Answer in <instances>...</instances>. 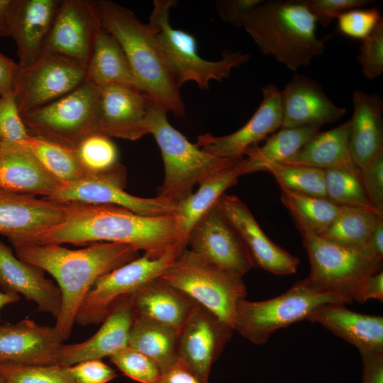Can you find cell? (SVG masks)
Returning <instances> with one entry per match:
<instances>
[{
  "label": "cell",
  "instance_id": "33",
  "mask_svg": "<svg viewBox=\"0 0 383 383\" xmlns=\"http://www.w3.org/2000/svg\"><path fill=\"white\" fill-rule=\"evenodd\" d=\"M177 338L178 333L172 328L135 316L128 346L149 357L162 372L178 360Z\"/></svg>",
  "mask_w": 383,
  "mask_h": 383
},
{
  "label": "cell",
  "instance_id": "1",
  "mask_svg": "<svg viewBox=\"0 0 383 383\" xmlns=\"http://www.w3.org/2000/svg\"><path fill=\"white\" fill-rule=\"evenodd\" d=\"M65 204L61 222L11 243H118L154 256L187 248L174 216H143L111 204Z\"/></svg>",
  "mask_w": 383,
  "mask_h": 383
},
{
  "label": "cell",
  "instance_id": "41",
  "mask_svg": "<svg viewBox=\"0 0 383 383\" xmlns=\"http://www.w3.org/2000/svg\"><path fill=\"white\" fill-rule=\"evenodd\" d=\"M87 174L104 171L118 162V150L111 138L100 134L82 140L75 149Z\"/></svg>",
  "mask_w": 383,
  "mask_h": 383
},
{
  "label": "cell",
  "instance_id": "48",
  "mask_svg": "<svg viewBox=\"0 0 383 383\" xmlns=\"http://www.w3.org/2000/svg\"><path fill=\"white\" fill-rule=\"evenodd\" d=\"M360 171L370 202L383 212V152Z\"/></svg>",
  "mask_w": 383,
  "mask_h": 383
},
{
  "label": "cell",
  "instance_id": "2",
  "mask_svg": "<svg viewBox=\"0 0 383 383\" xmlns=\"http://www.w3.org/2000/svg\"><path fill=\"white\" fill-rule=\"evenodd\" d=\"M16 255L51 274L62 294L54 326L63 340L71 335L75 316L87 294L101 276L139 257L131 245L99 242L77 250L59 244L11 243Z\"/></svg>",
  "mask_w": 383,
  "mask_h": 383
},
{
  "label": "cell",
  "instance_id": "49",
  "mask_svg": "<svg viewBox=\"0 0 383 383\" xmlns=\"http://www.w3.org/2000/svg\"><path fill=\"white\" fill-rule=\"evenodd\" d=\"M262 2V0H220L216 1V6L222 21L243 27L245 16Z\"/></svg>",
  "mask_w": 383,
  "mask_h": 383
},
{
  "label": "cell",
  "instance_id": "15",
  "mask_svg": "<svg viewBox=\"0 0 383 383\" xmlns=\"http://www.w3.org/2000/svg\"><path fill=\"white\" fill-rule=\"evenodd\" d=\"M233 331L229 324L196 304L178 333V360L209 382L211 367Z\"/></svg>",
  "mask_w": 383,
  "mask_h": 383
},
{
  "label": "cell",
  "instance_id": "5",
  "mask_svg": "<svg viewBox=\"0 0 383 383\" xmlns=\"http://www.w3.org/2000/svg\"><path fill=\"white\" fill-rule=\"evenodd\" d=\"M167 113L162 105L152 101L147 126L160 148L164 162V182L157 196L178 203L192 193L196 184L240 160L213 155L190 143L170 123Z\"/></svg>",
  "mask_w": 383,
  "mask_h": 383
},
{
  "label": "cell",
  "instance_id": "25",
  "mask_svg": "<svg viewBox=\"0 0 383 383\" xmlns=\"http://www.w3.org/2000/svg\"><path fill=\"white\" fill-rule=\"evenodd\" d=\"M65 208L47 198L0 191V234L11 241L47 229L62 221Z\"/></svg>",
  "mask_w": 383,
  "mask_h": 383
},
{
  "label": "cell",
  "instance_id": "12",
  "mask_svg": "<svg viewBox=\"0 0 383 383\" xmlns=\"http://www.w3.org/2000/svg\"><path fill=\"white\" fill-rule=\"evenodd\" d=\"M126 167L117 162L104 171L62 184L47 199L64 204L115 205L143 216H174L177 203L159 196L144 198L126 192Z\"/></svg>",
  "mask_w": 383,
  "mask_h": 383
},
{
  "label": "cell",
  "instance_id": "46",
  "mask_svg": "<svg viewBox=\"0 0 383 383\" xmlns=\"http://www.w3.org/2000/svg\"><path fill=\"white\" fill-rule=\"evenodd\" d=\"M304 6L314 16L316 22L328 26L331 21L350 9L364 7L370 0H301Z\"/></svg>",
  "mask_w": 383,
  "mask_h": 383
},
{
  "label": "cell",
  "instance_id": "58",
  "mask_svg": "<svg viewBox=\"0 0 383 383\" xmlns=\"http://www.w3.org/2000/svg\"><path fill=\"white\" fill-rule=\"evenodd\" d=\"M1 141L0 140V145H1Z\"/></svg>",
  "mask_w": 383,
  "mask_h": 383
},
{
  "label": "cell",
  "instance_id": "55",
  "mask_svg": "<svg viewBox=\"0 0 383 383\" xmlns=\"http://www.w3.org/2000/svg\"><path fill=\"white\" fill-rule=\"evenodd\" d=\"M13 0H0V38L9 36V19Z\"/></svg>",
  "mask_w": 383,
  "mask_h": 383
},
{
  "label": "cell",
  "instance_id": "14",
  "mask_svg": "<svg viewBox=\"0 0 383 383\" xmlns=\"http://www.w3.org/2000/svg\"><path fill=\"white\" fill-rule=\"evenodd\" d=\"M188 246L211 265L237 276L243 277L255 267L248 252L216 204L190 229Z\"/></svg>",
  "mask_w": 383,
  "mask_h": 383
},
{
  "label": "cell",
  "instance_id": "52",
  "mask_svg": "<svg viewBox=\"0 0 383 383\" xmlns=\"http://www.w3.org/2000/svg\"><path fill=\"white\" fill-rule=\"evenodd\" d=\"M19 70L18 63L0 52V96L13 93Z\"/></svg>",
  "mask_w": 383,
  "mask_h": 383
},
{
  "label": "cell",
  "instance_id": "40",
  "mask_svg": "<svg viewBox=\"0 0 383 383\" xmlns=\"http://www.w3.org/2000/svg\"><path fill=\"white\" fill-rule=\"evenodd\" d=\"M0 375L5 383H74L68 367L58 364L0 362Z\"/></svg>",
  "mask_w": 383,
  "mask_h": 383
},
{
  "label": "cell",
  "instance_id": "53",
  "mask_svg": "<svg viewBox=\"0 0 383 383\" xmlns=\"http://www.w3.org/2000/svg\"><path fill=\"white\" fill-rule=\"evenodd\" d=\"M364 370L363 383H383V352L360 353Z\"/></svg>",
  "mask_w": 383,
  "mask_h": 383
},
{
  "label": "cell",
  "instance_id": "30",
  "mask_svg": "<svg viewBox=\"0 0 383 383\" xmlns=\"http://www.w3.org/2000/svg\"><path fill=\"white\" fill-rule=\"evenodd\" d=\"M249 173L248 162L243 158L206 177L199 184L196 192L177 203L174 217L178 232L186 243L196 221L216 203L228 188L237 184L240 176Z\"/></svg>",
  "mask_w": 383,
  "mask_h": 383
},
{
  "label": "cell",
  "instance_id": "42",
  "mask_svg": "<svg viewBox=\"0 0 383 383\" xmlns=\"http://www.w3.org/2000/svg\"><path fill=\"white\" fill-rule=\"evenodd\" d=\"M109 359L126 376L140 383H155L161 372L152 360L128 346Z\"/></svg>",
  "mask_w": 383,
  "mask_h": 383
},
{
  "label": "cell",
  "instance_id": "20",
  "mask_svg": "<svg viewBox=\"0 0 383 383\" xmlns=\"http://www.w3.org/2000/svg\"><path fill=\"white\" fill-rule=\"evenodd\" d=\"M135 317L132 294L118 299L91 338L79 343L61 345L57 364L70 367L85 360H101L127 347Z\"/></svg>",
  "mask_w": 383,
  "mask_h": 383
},
{
  "label": "cell",
  "instance_id": "16",
  "mask_svg": "<svg viewBox=\"0 0 383 383\" xmlns=\"http://www.w3.org/2000/svg\"><path fill=\"white\" fill-rule=\"evenodd\" d=\"M216 204L237 233L255 267L279 276L296 273L299 258L281 248L265 234L240 198L224 193Z\"/></svg>",
  "mask_w": 383,
  "mask_h": 383
},
{
  "label": "cell",
  "instance_id": "39",
  "mask_svg": "<svg viewBox=\"0 0 383 383\" xmlns=\"http://www.w3.org/2000/svg\"><path fill=\"white\" fill-rule=\"evenodd\" d=\"M257 171L270 173L279 187L296 192L327 198L323 170L303 165L263 162L253 166L252 172Z\"/></svg>",
  "mask_w": 383,
  "mask_h": 383
},
{
  "label": "cell",
  "instance_id": "31",
  "mask_svg": "<svg viewBox=\"0 0 383 383\" xmlns=\"http://www.w3.org/2000/svg\"><path fill=\"white\" fill-rule=\"evenodd\" d=\"M87 80L99 89L127 84L141 89L121 45L101 27L95 35L87 67Z\"/></svg>",
  "mask_w": 383,
  "mask_h": 383
},
{
  "label": "cell",
  "instance_id": "9",
  "mask_svg": "<svg viewBox=\"0 0 383 383\" xmlns=\"http://www.w3.org/2000/svg\"><path fill=\"white\" fill-rule=\"evenodd\" d=\"M299 232L311 267L306 279L318 289L338 294L353 302L366 279L382 270V260L365 247L344 245L309 232Z\"/></svg>",
  "mask_w": 383,
  "mask_h": 383
},
{
  "label": "cell",
  "instance_id": "36",
  "mask_svg": "<svg viewBox=\"0 0 383 383\" xmlns=\"http://www.w3.org/2000/svg\"><path fill=\"white\" fill-rule=\"evenodd\" d=\"M23 145L29 150L50 174L62 184L77 182L88 174L74 149L32 134Z\"/></svg>",
  "mask_w": 383,
  "mask_h": 383
},
{
  "label": "cell",
  "instance_id": "23",
  "mask_svg": "<svg viewBox=\"0 0 383 383\" xmlns=\"http://www.w3.org/2000/svg\"><path fill=\"white\" fill-rule=\"evenodd\" d=\"M0 287L4 292L23 295L34 301L38 311L55 319L60 315L62 294L58 286L45 277L42 269L20 260L1 240Z\"/></svg>",
  "mask_w": 383,
  "mask_h": 383
},
{
  "label": "cell",
  "instance_id": "45",
  "mask_svg": "<svg viewBox=\"0 0 383 383\" xmlns=\"http://www.w3.org/2000/svg\"><path fill=\"white\" fill-rule=\"evenodd\" d=\"M337 19L338 28L342 34L362 40L372 32L382 17L376 7H361L345 11Z\"/></svg>",
  "mask_w": 383,
  "mask_h": 383
},
{
  "label": "cell",
  "instance_id": "28",
  "mask_svg": "<svg viewBox=\"0 0 383 383\" xmlns=\"http://www.w3.org/2000/svg\"><path fill=\"white\" fill-rule=\"evenodd\" d=\"M345 304L326 303L319 306L308 321L318 323L355 346L360 353L383 352V318L360 313Z\"/></svg>",
  "mask_w": 383,
  "mask_h": 383
},
{
  "label": "cell",
  "instance_id": "13",
  "mask_svg": "<svg viewBox=\"0 0 383 383\" xmlns=\"http://www.w3.org/2000/svg\"><path fill=\"white\" fill-rule=\"evenodd\" d=\"M87 80V69L53 52L43 51L33 62L20 67L13 90L21 115L69 94Z\"/></svg>",
  "mask_w": 383,
  "mask_h": 383
},
{
  "label": "cell",
  "instance_id": "24",
  "mask_svg": "<svg viewBox=\"0 0 383 383\" xmlns=\"http://www.w3.org/2000/svg\"><path fill=\"white\" fill-rule=\"evenodd\" d=\"M281 103L280 128L323 126L339 120L346 111L331 101L318 82L298 74L281 91Z\"/></svg>",
  "mask_w": 383,
  "mask_h": 383
},
{
  "label": "cell",
  "instance_id": "6",
  "mask_svg": "<svg viewBox=\"0 0 383 383\" xmlns=\"http://www.w3.org/2000/svg\"><path fill=\"white\" fill-rule=\"evenodd\" d=\"M174 0H155L148 23L154 32L164 60L173 79L179 88L194 82L201 90L210 88L212 80L228 78L233 68L249 61L250 55L224 50L216 61L202 58L197 52L195 37L184 30L174 28L170 22V11Z\"/></svg>",
  "mask_w": 383,
  "mask_h": 383
},
{
  "label": "cell",
  "instance_id": "19",
  "mask_svg": "<svg viewBox=\"0 0 383 383\" xmlns=\"http://www.w3.org/2000/svg\"><path fill=\"white\" fill-rule=\"evenodd\" d=\"M100 27L89 0H61L43 51L67 57L87 69Z\"/></svg>",
  "mask_w": 383,
  "mask_h": 383
},
{
  "label": "cell",
  "instance_id": "32",
  "mask_svg": "<svg viewBox=\"0 0 383 383\" xmlns=\"http://www.w3.org/2000/svg\"><path fill=\"white\" fill-rule=\"evenodd\" d=\"M349 121L323 132L318 131L283 164L326 170L355 165L349 148Z\"/></svg>",
  "mask_w": 383,
  "mask_h": 383
},
{
  "label": "cell",
  "instance_id": "10",
  "mask_svg": "<svg viewBox=\"0 0 383 383\" xmlns=\"http://www.w3.org/2000/svg\"><path fill=\"white\" fill-rule=\"evenodd\" d=\"M100 89L86 80L52 102L21 115L30 134L76 149L87 137L98 133Z\"/></svg>",
  "mask_w": 383,
  "mask_h": 383
},
{
  "label": "cell",
  "instance_id": "26",
  "mask_svg": "<svg viewBox=\"0 0 383 383\" xmlns=\"http://www.w3.org/2000/svg\"><path fill=\"white\" fill-rule=\"evenodd\" d=\"M62 184L24 145L1 142L0 191L48 198Z\"/></svg>",
  "mask_w": 383,
  "mask_h": 383
},
{
  "label": "cell",
  "instance_id": "43",
  "mask_svg": "<svg viewBox=\"0 0 383 383\" xmlns=\"http://www.w3.org/2000/svg\"><path fill=\"white\" fill-rule=\"evenodd\" d=\"M30 135L23 121L13 93L0 96V140L23 145Z\"/></svg>",
  "mask_w": 383,
  "mask_h": 383
},
{
  "label": "cell",
  "instance_id": "44",
  "mask_svg": "<svg viewBox=\"0 0 383 383\" xmlns=\"http://www.w3.org/2000/svg\"><path fill=\"white\" fill-rule=\"evenodd\" d=\"M357 60L366 78L374 79L383 74V18L372 32L362 40Z\"/></svg>",
  "mask_w": 383,
  "mask_h": 383
},
{
  "label": "cell",
  "instance_id": "54",
  "mask_svg": "<svg viewBox=\"0 0 383 383\" xmlns=\"http://www.w3.org/2000/svg\"><path fill=\"white\" fill-rule=\"evenodd\" d=\"M373 255L378 259H383V218L377 223L369 240L365 245Z\"/></svg>",
  "mask_w": 383,
  "mask_h": 383
},
{
  "label": "cell",
  "instance_id": "3",
  "mask_svg": "<svg viewBox=\"0 0 383 383\" xmlns=\"http://www.w3.org/2000/svg\"><path fill=\"white\" fill-rule=\"evenodd\" d=\"M100 26L123 48L141 90L177 117L185 116L179 88L174 82L148 24L121 5L89 0Z\"/></svg>",
  "mask_w": 383,
  "mask_h": 383
},
{
  "label": "cell",
  "instance_id": "51",
  "mask_svg": "<svg viewBox=\"0 0 383 383\" xmlns=\"http://www.w3.org/2000/svg\"><path fill=\"white\" fill-rule=\"evenodd\" d=\"M370 299L383 300V271L381 270L371 275L361 285L353 301L363 304Z\"/></svg>",
  "mask_w": 383,
  "mask_h": 383
},
{
  "label": "cell",
  "instance_id": "4",
  "mask_svg": "<svg viewBox=\"0 0 383 383\" xmlns=\"http://www.w3.org/2000/svg\"><path fill=\"white\" fill-rule=\"evenodd\" d=\"M316 25L301 0H270L262 1L249 13L243 27L263 55L296 71L325 51Z\"/></svg>",
  "mask_w": 383,
  "mask_h": 383
},
{
  "label": "cell",
  "instance_id": "22",
  "mask_svg": "<svg viewBox=\"0 0 383 383\" xmlns=\"http://www.w3.org/2000/svg\"><path fill=\"white\" fill-rule=\"evenodd\" d=\"M61 0H13L9 32L16 43L20 67L43 52Z\"/></svg>",
  "mask_w": 383,
  "mask_h": 383
},
{
  "label": "cell",
  "instance_id": "56",
  "mask_svg": "<svg viewBox=\"0 0 383 383\" xmlns=\"http://www.w3.org/2000/svg\"><path fill=\"white\" fill-rule=\"evenodd\" d=\"M20 299L21 296L17 294L4 292L0 290V311L6 305L17 302Z\"/></svg>",
  "mask_w": 383,
  "mask_h": 383
},
{
  "label": "cell",
  "instance_id": "47",
  "mask_svg": "<svg viewBox=\"0 0 383 383\" xmlns=\"http://www.w3.org/2000/svg\"><path fill=\"white\" fill-rule=\"evenodd\" d=\"M74 383H108L116 377V372L101 360H85L68 367Z\"/></svg>",
  "mask_w": 383,
  "mask_h": 383
},
{
  "label": "cell",
  "instance_id": "17",
  "mask_svg": "<svg viewBox=\"0 0 383 383\" xmlns=\"http://www.w3.org/2000/svg\"><path fill=\"white\" fill-rule=\"evenodd\" d=\"M262 99L249 121L231 134L216 136L200 135L196 146L218 157L241 160L246 152L281 127L282 111L281 91L273 84L262 88Z\"/></svg>",
  "mask_w": 383,
  "mask_h": 383
},
{
  "label": "cell",
  "instance_id": "35",
  "mask_svg": "<svg viewBox=\"0 0 383 383\" xmlns=\"http://www.w3.org/2000/svg\"><path fill=\"white\" fill-rule=\"evenodd\" d=\"M323 170L327 199L340 206L383 216V212L370 202L363 184L361 171L355 165Z\"/></svg>",
  "mask_w": 383,
  "mask_h": 383
},
{
  "label": "cell",
  "instance_id": "8",
  "mask_svg": "<svg viewBox=\"0 0 383 383\" xmlns=\"http://www.w3.org/2000/svg\"><path fill=\"white\" fill-rule=\"evenodd\" d=\"M159 279L232 328L238 304L247 294L242 277L218 269L187 248Z\"/></svg>",
  "mask_w": 383,
  "mask_h": 383
},
{
  "label": "cell",
  "instance_id": "29",
  "mask_svg": "<svg viewBox=\"0 0 383 383\" xmlns=\"http://www.w3.org/2000/svg\"><path fill=\"white\" fill-rule=\"evenodd\" d=\"M132 299L135 316L167 326L178 333L197 304L160 279L138 289Z\"/></svg>",
  "mask_w": 383,
  "mask_h": 383
},
{
  "label": "cell",
  "instance_id": "27",
  "mask_svg": "<svg viewBox=\"0 0 383 383\" xmlns=\"http://www.w3.org/2000/svg\"><path fill=\"white\" fill-rule=\"evenodd\" d=\"M352 101L349 148L353 162L361 170L383 152V101L376 93L355 89Z\"/></svg>",
  "mask_w": 383,
  "mask_h": 383
},
{
  "label": "cell",
  "instance_id": "18",
  "mask_svg": "<svg viewBox=\"0 0 383 383\" xmlns=\"http://www.w3.org/2000/svg\"><path fill=\"white\" fill-rule=\"evenodd\" d=\"M155 101L139 88L113 84L100 89L98 133L136 140L149 134L147 118Z\"/></svg>",
  "mask_w": 383,
  "mask_h": 383
},
{
  "label": "cell",
  "instance_id": "11",
  "mask_svg": "<svg viewBox=\"0 0 383 383\" xmlns=\"http://www.w3.org/2000/svg\"><path fill=\"white\" fill-rule=\"evenodd\" d=\"M184 249H176L160 256L143 253L99 277L81 304L75 323L84 326L102 323L116 301L159 279Z\"/></svg>",
  "mask_w": 383,
  "mask_h": 383
},
{
  "label": "cell",
  "instance_id": "7",
  "mask_svg": "<svg viewBox=\"0 0 383 383\" xmlns=\"http://www.w3.org/2000/svg\"><path fill=\"white\" fill-rule=\"evenodd\" d=\"M326 303L346 304L351 301L338 294L316 288L305 278L274 298L239 301L233 328L252 343L263 345L277 330L308 321L316 308Z\"/></svg>",
  "mask_w": 383,
  "mask_h": 383
},
{
  "label": "cell",
  "instance_id": "50",
  "mask_svg": "<svg viewBox=\"0 0 383 383\" xmlns=\"http://www.w3.org/2000/svg\"><path fill=\"white\" fill-rule=\"evenodd\" d=\"M155 383H209L197 376L186 365L178 360L162 371Z\"/></svg>",
  "mask_w": 383,
  "mask_h": 383
},
{
  "label": "cell",
  "instance_id": "37",
  "mask_svg": "<svg viewBox=\"0 0 383 383\" xmlns=\"http://www.w3.org/2000/svg\"><path fill=\"white\" fill-rule=\"evenodd\" d=\"M322 126L280 128L262 146L255 145L245 153L250 173L253 166L263 162H282L296 153Z\"/></svg>",
  "mask_w": 383,
  "mask_h": 383
},
{
  "label": "cell",
  "instance_id": "38",
  "mask_svg": "<svg viewBox=\"0 0 383 383\" xmlns=\"http://www.w3.org/2000/svg\"><path fill=\"white\" fill-rule=\"evenodd\" d=\"M381 218L383 216L341 206L335 219L320 236L344 245L362 248Z\"/></svg>",
  "mask_w": 383,
  "mask_h": 383
},
{
  "label": "cell",
  "instance_id": "21",
  "mask_svg": "<svg viewBox=\"0 0 383 383\" xmlns=\"http://www.w3.org/2000/svg\"><path fill=\"white\" fill-rule=\"evenodd\" d=\"M63 339L55 326L25 318L0 325V362L23 365L57 364Z\"/></svg>",
  "mask_w": 383,
  "mask_h": 383
},
{
  "label": "cell",
  "instance_id": "34",
  "mask_svg": "<svg viewBox=\"0 0 383 383\" xmlns=\"http://www.w3.org/2000/svg\"><path fill=\"white\" fill-rule=\"evenodd\" d=\"M281 201L299 231L322 235L337 217L341 206L327 198L293 192L279 187Z\"/></svg>",
  "mask_w": 383,
  "mask_h": 383
},
{
  "label": "cell",
  "instance_id": "57",
  "mask_svg": "<svg viewBox=\"0 0 383 383\" xmlns=\"http://www.w3.org/2000/svg\"><path fill=\"white\" fill-rule=\"evenodd\" d=\"M0 383H5L4 379L2 378L1 375H0Z\"/></svg>",
  "mask_w": 383,
  "mask_h": 383
}]
</instances>
